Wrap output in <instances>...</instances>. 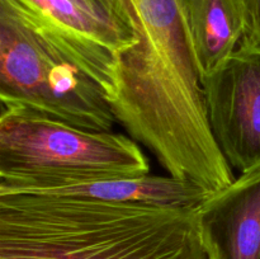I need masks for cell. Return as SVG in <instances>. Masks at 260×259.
Masks as SVG:
<instances>
[{
	"instance_id": "obj_1",
	"label": "cell",
	"mask_w": 260,
	"mask_h": 259,
	"mask_svg": "<svg viewBox=\"0 0 260 259\" xmlns=\"http://www.w3.org/2000/svg\"><path fill=\"white\" fill-rule=\"evenodd\" d=\"M0 259H210L197 207L0 196Z\"/></svg>"
},
{
	"instance_id": "obj_2",
	"label": "cell",
	"mask_w": 260,
	"mask_h": 259,
	"mask_svg": "<svg viewBox=\"0 0 260 259\" xmlns=\"http://www.w3.org/2000/svg\"><path fill=\"white\" fill-rule=\"evenodd\" d=\"M0 103L90 131L117 123L103 88L18 0H0Z\"/></svg>"
},
{
	"instance_id": "obj_3",
	"label": "cell",
	"mask_w": 260,
	"mask_h": 259,
	"mask_svg": "<svg viewBox=\"0 0 260 259\" xmlns=\"http://www.w3.org/2000/svg\"><path fill=\"white\" fill-rule=\"evenodd\" d=\"M81 173L144 175L150 173V163L139 144L123 134L2 108L0 179Z\"/></svg>"
},
{
	"instance_id": "obj_4",
	"label": "cell",
	"mask_w": 260,
	"mask_h": 259,
	"mask_svg": "<svg viewBox=\"0 0 260 259\" xmlns=\"http://www.w3.org/2000/svg\"><path fill=\"white\" fill-rule=\"evenodd\" d=\"M107 94L117 55L137 42L126 0H18Z\"/></svg>"
},
{
	"instance_id": "obj_5",
	"label": "cell",
	"mask_w": 260,
	"mask_h": 259,
	"mask_svg": "<svg viewBox=\"0 0 260 259\" xmlns=\"http://www.w3.org/2000/svg\"><path fill=\"white\" fill-rule=\"evenodd\" d=\"M211 131L239 175L260 168V46L244 37L217 70L202 79Z\"/></svg>"
},
{
	"instance_id": "obj_6",
	"label": "cell",
	"mask_w": 260,
	"mask_h": 259,
	"mask_svg": "<svg viewBox=\"0 0 260 259\" xmlns=\"http://www.w3.org/2000/svg\"><path fill=\"white\" fill-rule=\"evenodd\" d=\"M33 195L85 198L103 202L198 207L210 193L170 175L108 173L46 174L0 179V196Z\"/></svg>"
},
{
	"instance_id": "obj_7",
	"label": "cell",
	"mask_w": 260,
	"mask_h": 259,
	"mask_svg": "<svg viewBox=\"0 0 260 259\" xmlns=\"http://www.w3.org/2000/svg\"><path fill=\"white\" fill-rule=\"evenodd\" d=\"M197 220L210 259H260V168L211 195Z\"/></svg>"
},
{
	"instance_id": "obj_8",
	"label": "cell",
	"mask_w": 260,
	"mask_h": 259,
	"mask_svg": "<svg viewBox=\"0 0 260 259\" xmlns=\"http://www.w3.org/2000/svg\"><path fill=\"white\" fill-rule=\"evenodd\" d=\"M202 79L240 46L249 27L246 0H179Z\"/></svg>"
},
{
	"instance_id": "obj_9",
	"label": "cell",
	"mask_w": 260,
	"mask_h": 259,
	"mask_svg": "<svg viewBox=\"0 0 260 259\" xmlns=\"http://www.w3.org/2000/svg\"><path fill=\"white\" fill-rule=\"evenodd\" d=\"M249 14V27L245 37L260 46V0H246Z\"/></svg>"
}]
</instances>
